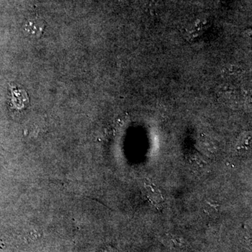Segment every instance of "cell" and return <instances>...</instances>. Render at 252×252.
Listing matches in <instances>:
<instances>
[{
  "mask_svg": "<svg viewBox=\"0 0 252 252\" xmlns=\"http://www.w3.org/2000/svg\"><path fill=\"white\" fill-rule=\"evenodd\" d=\"M46 26L45 21L41 19H30L25 23L24 30L31 37H40Z\"/></svg>",
  "mask_w": 252,
  "mask_h": 252,
  "instance_id": "cell-1",
  "label": "cell"
},
{
  "mask_svg": "<svg viewBox=\"0 0 252 252\" xmlns=\"http://www.w3.org/2000/svg\"><path fill=\"white\" fill-rule=\"evenodd\" d=\"M11 91L13 105L18 110L25 109L29 104V97L25 91L15 88H12Z\"/></svg>",
  "mask_w": 252,
  "mask_h": 252,
  "instance_id": "cell-2",
  "label": "cell"
},
{
  "mask_svg": "<svg viewBox=\"0 0 252 252\" xmlns=\"http://www.w3.org/2000/svg\"><path fill=\"white\" fill-rule=\"evenodd\" d=\"M240 73V71L235 66H232V68H227V71H225V74L230 76L239 75Z\"/></svg>",
  "mask_w": 252,
  "mask_h": 252,
  "instance_id": "cell-3",
  "label": "cell"
},
{
  "mask_svg": "<svg viewBox=\"0 0 252 252\" xmlns=\"http://www.w3.org/2000/svg\"><path fill=\"white\" fill-rule=\"evenodd\" d=\"M121 1H122V0H121Z\"/></svg>",
  "mask_w": 252,
  "mask_h": 252,
  "instance_id": "cell-4",
  "label": "cell"
}]
</instances>
